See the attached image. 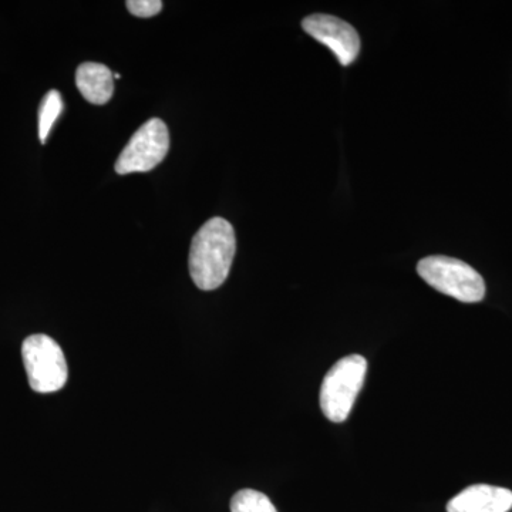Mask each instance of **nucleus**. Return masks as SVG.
<instances>
[{"label":"nucleus","instance_id":"f257e3e1","mask_svg":"<svg viewBox=\"0 0 512 512\" xmlns=\"http://www.w3.org/2000/svg\"><path fill=\"white\" fill-rule=\"evenodd\" d=\"M237 252V238L224 218L205 222L192 238L190 275L202 291H214L227 281Z\"/></svg>","mask_w":512,"mask_h":512},{"label":"nucleus","instance_id":"f03ea898","mask_svg":"<svg viewBox=\"0 0 512 512\" xmlns=\"http://www.w3.org/2000/svg\"><path fill=\"white\" fill-rule=\"evenodd\" d=\"M366 372V359L360 355L343 357L329 370L320 387V407L326 419L333 423L348 419L365 384Z\"/></svg>","mask_w":512,"mask_h":512},{"label":"nucleus","instance_id":"7ed1b4c3","mask_svg":"<svg viewBox=\"0 0 512 512\" xmlns=\"http://www.w3.org/2000/svg\"><path fill=\"white\" fill-rule=\"evenodd\" d=\"M421 279L431 288L464 303L483 301L485 284L483 276L466 262L450 256H427L417 265Z\"/></svg>","mask_w":512,"mask_h":512},{"label":"nucleus","instance_id":"20e7f679","mask_svg":"<svg viewBox=\"0 0 512 512\" xmlns=\"http://www.w3.org/2000/svg\"><path fill=\"white\" fill-rule=\"evenodd\" d=\"M23 363L30 387L36 393H55L67 383L66 357L56 340L46 335H32L22 346Z\"/></svg>","mask_w":512,"mask_h":512},{"label":"nucleus","instance_id":"39448f33","mask_svg":"<svg viewBox=\"0 0 512 512\" xmlns=\"http://www.w3.org/2000/svg\"><path fill=\"white\" fill-rule=\"evenodd\" d=\"M170 150L167 124L151 119L138 128L121 151L116 163L117 174L147 173L156 168Z\"/></svg>","mask_w":512,"mask_h":512},{"label":"nucleus","instance_id":"423d86ee","mask_svg":"<svg viewBox=\"0 0 512 512\" xmlns=\"http://www.w3.org/2000/svg\"><path fill=\"white\" fill-rule=\"evenodd\" d=\"M302 28L313 39L328 46L342 66H349L359 55V33L345 20L330 15H311L303 19Z\"/></svg>","mask_w":512,"mask_h":512},{"label":"nucleus","instance_id":"0eeeda50","mask_svg":"<svg viewBox=\"0 0 512 512\" xmlns=\"http://www.w3.org/2000/svg\"><path fill=\"white\" fill-rule=\"evenodd\" d=\"M511 508L512 491L487 484L471 485L447 504V512H508Z\"/></svg>","mask_w":512,"mask_h":512},{"label":"nucleus","instance_id":"6e6552de","mask_svg":"<svg viewBox=\"0 0 512 512\" xmlns=\"http://www.w3.org/2000/svg\"><path fill=\"white\" fill-rule=\"evenodd\" d=\"M76 84L79 92L89 103H109L114 93V77L109 67L101 63L80 64L76 72Z\"/></svg>","mask_w":512,"mask_h":512},{"label":"nucleus","instance_id":"1a4fd4ad","mask_svg":"<svg viewBox=\"0 0 512 512\" xmlns=\"http://www.w3.org/2000/svg\"><path fill=\"white\" fill-rule=\"evenodd\" d=\"M63 111L62 94L57 90H50L43 97L39 107V138L42 144L46 143L50 130L55 126L56 120L59 119Z\"/></svg>","mask_w":512,"mask_h":512},{"label":"nucleus","instance_id":"9d476101","mask_svg":"<svg viewBox=\"0 0 512 512\" xmlns=\"http://www.w3.org/2000/svg\"><path fill=\"white\" fill-rule=\"evenodd\" d=\"M231 512H278L265 494L255 490H241L232 497Z\"/></svg>","mask_w":512,"mask_h":512},{"label":"nucleus","instance_id":"9b49d317","mask_svg":"<svg viewBox=\"0 0 512 512\" xmlns=\"http://www.w3.org/2000/svg\"><path fill=\"white\" fill-rule=\"evenodd\" d=\"M128 12L137 18H151L163 9L161 0H128L126 3Z\"/></svg>","mask_w":512,"mask_h":512}]
</instances>
